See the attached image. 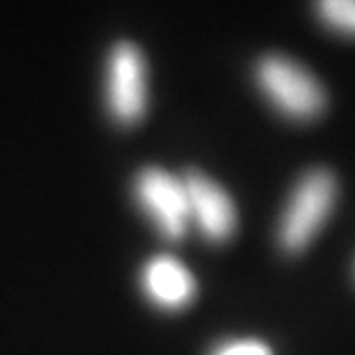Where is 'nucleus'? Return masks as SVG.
<instances>
[{
    "mask_svg": "<svg viewBox=\"0 0 355 355\" xmlns=\"http://www.w3.org/2000/svg\"><path fill=\"white\" fill-rule=\"evenodd\" d=\"M257 85L272 107L292 121H312L326 109L322 83L304 65L280 53H268L257 64Z\"/></svg>",
    "mask_w": 355,
    "mask_h": 355,
    "instance_id": "1",
    "label": "nucleus"
},
{
    "mask_svg": "<svg viewBox=\"0 0 355 355\" xmlns=\"http://www.w3.org/2000/svg\"><path fill=\"white\" fill-rule=\"evenodd\" d=\"M338 184L330 170L316 168L300 178L280 217L279 243L286 253H300L330 217Z\"/></svg>",
    "mask_w": 355,
    "mask_h": 355,
    "instance_id": "2",
    "label": "nucleus"
},
{
    "mask_svg": "<svg viewBox=\"0 0 355 355\" xmlns=\"http://www.w3.org/2000/svg\"><path fill=\"white\" fill-rule=\"evenodd\" d=\"M135 198L168 241H182L190 229V203L184 178L148 166L135 180Z\"/></svg>",
    "mask_w": 355,
    "mask_h": 355,
    "instance_id": "3",
    "label": "nucleus"
},
{
    "mask_svg": "<svg viewBox=\"0 0 355 355\" xmlns=\"http://www.w3.org/2000/svg\"><path fill=\"white\" fill-rule=\"evenodd\" d=\"M146 65L130 42H119L107 62V107L123 127H135L146 113Z\"/></svg>",
    "mask_w": 355,
    "mask_h": 355,
    "instance_id": "4",
    "label": "nucleus"
},
{
    "mask_svg": "<svg viewBox=\"0 0 355 355\" xmlns=\"http://www.w3.org/2000/svg\"><path fill=\"white\" fill-rule=\"evenodd\" d=\"M190 221L209 243H225L237 229V209L227 191L200 172L184 176Z\"/></svg>",
    "mask_w": 355,
    "mask_h": 355,
    "instance_id": "5",
    "label": "nucleus"
},
{
    "mask_svg": "<svg viewBox=\"0 0 355 355\" xmlns=\"http://www.w3.org/2000/svg\"><path fill=\"white\" fill-rule=\"evenodd\" d=\"M140 286L146 298L162 310L186 308L198 292L188 266L170 254H158L146 261L140 272Z\"/></svg>",
    "mask_w": 355,
    "mask_h": 355,
    "instance_id": "6",
    "label": "nucleus"
},
{
    "mask_svg": "<svg viewBox=\"0 0 355 355\" xmlns=\"http://www.w3.org/2000/svg\"><path fill=\"white\" fill-rule=\"evenodd\" d=\"M316 12L331 32L355 38V0H324L318 2Z\"/></svg>",
    "mask_w": 355,
    "mask_h": 355,
    "instance_id": "7",
    "label": "nucleus"
},
{
    "mask_svg": "<svg viewBox=\"0 0 355 355\" xmlns=\"http://www.w3.org/2000/svg\"><path fill=\"white\" fill-rule=\"evenodd\" d=\"M211 355H272V349L261 340H233L221 343Z\"/></svg>",
    "mask_w": 355,
    "mask_h": 355,
    "instance_id": "8",
    "label": "nucleus"
}]
</instances>
